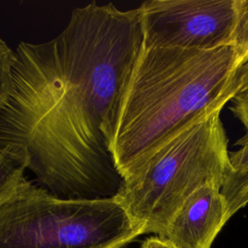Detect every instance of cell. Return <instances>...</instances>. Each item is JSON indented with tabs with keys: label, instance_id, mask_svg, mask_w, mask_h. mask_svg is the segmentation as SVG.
I'll return each mask as SVG.
<instances>
[{
	"label": "cell",
	"instance_id": "cell-1",
	"mask_svg": "<svg viewBox=\"0 0 248 248\" xmlns=\"http://www.w3.org/2000/svg\"><path fill=\"white\" fill-rule=\"evenodd\" d=\"M142 47L139 8L95 1L74 9L54 39L18 44L0 141L26 150L40 187L68 200L119 194L124 179L109 147Z\"/></svg>",
	"mask_w": 248,
	"mask_h": 248
},
{
	"label": "cell",
	"instance_id": "cell-2",
	"mask_svg": "<svg viewBox=\"0 0 248 248\" xmlns=\"http://www.w3.org/2000/svg\"><path fill=\"white\" fill-rule=\"evenodd\" d=\"M241 61L233 46L142 47L118 107L109 147L124 181L186 126L234 98Z\"/></svg>",
	"mask_w": 248,
	"mask_h": 248
},
{
	"label": "cell",
	"instance_id": "cell-3",
	"mask_svg": "<svg viewBox=\"0 0 248 248\" xmlns=\"http://www.w3.org/2000/svg\"><path fill=\"white\" fill-rule=\"evenodd\" d=\"M220 113L216 109L186 126L124 181L114 198L141 234L164 236L196 190L207 182L222 187L232 168Z\"/></svg>",
	"mask_w": 248,
	"mask_h": 248
},
{
	"label": "cell",
	"instance_id": "cell-4",
	"mask_svg": "<svg viewBox=\"0 0 248 248\" xmlns=\"http://www.w3.org/2000/svg\"><path fill=\"white\" fill-rule=\"evenodd\" d=\"M140 234L115 198L62 199L27 180L0 203V248H124Z\"/></svg>",
	"mask_w": 248,
	"mask_h": 248
},
{
	"label": "cell",
	"instance_id": "cell-5",
	"mask_svg": "<svg viewBox=\"0 0 248 248\" xmlns=\"http://www.w3.org/2000/svg\"><path fill=\"white\" fill-rule=\"evenodd\" d=\"M139 9L144 47L210 50L233 46L236 0H150Z\"/></svg>",
	"mask_w": 248,
	"mask_h": 248
},
{
	"label": "cell",
	"instance_id": "cell-6",
	"mask_svg": "<svg viewBox=\"0 0 248 248\" xmlns=\"http://www.w3.org/2000/svg\"><path fill=\"white\" fill-rule=\"evenodd\" d=\"M221 186L207 182L180 207L163 238L175 248H211L229 220Z\"/></svg>",
	"mask_w": 248,
	"mask_h": 248
},
{
	"label": "cell",
	"instance_id": "cell-7",
	"mask_svg": "<svg viewBox=\"0 0 248 248\" xmlns=\"http://www.w3.org/2000/svg\"><path fill=\"white\" fill-rule=\"evenodd\" d=\"M29 163V156L23 147L0 141V203L27 181L24 172Z\"/></svg>",
	"mask_w": 248,
	"mask_h": 248
},
{
	"label": "cell",
	"instance_id": "cell-8",
	"mask_svg": "<svg viewBox=\"0 0 248 248\" xmlns=\"http://www.w3.org/2000/svg\"><path fill=\"white\" fill-rule=\"evenodd\" d=\"M221 194L230 219L248 203V171L239 172L232 170L222 185Z\"/></svg>",
	"mask_w": 248,
	"mask_h": 248
},
{
	"label": "cell",
	"instance_id": "cell-9",
	"mask_svg": "<svg viewBox=\"0 0 248 248\" xmlns=\"http://www.w3.org/2000/svg\"><path fill=\"white\" fill-rule=\"evenodd\" d=\"M16 53L0 36V111L5 106L10 90L12 69Z\"/></svg>",
	"mask_w": 248,
	"mask_h": 248
},
{
	"label": "cell",
	"instance_id": "cell-10",
	"mask_svg": "<svg viewBox=\"0 0 248 248\" xmlns=\"http://www.w3.org/2000/svg\"><path fill=\"white\" fill-rule=\"evenodd\" d=\"M237 18L233 38V46L242 56L248 55V0H236Z\"/></svg>",
	"mask_w": 248,
	"mask_h": 248
},
{
	"label": "cell",
	"instance_id": "cell-11",
	"mask_svg": "<svg viewBox=\"0 0 248 248\" xmlns=\"http://www.w3.org/2000/svg\"><path fill=\"white\" fill-rule=\"evenodd\" d=\"M241 147L233 152H230V162L235 171H248V133L240 138L236 143Z\"/></svg>",
	"mask_w": 248,
	"mask_h": 248
},
{
	"label": "cell",
	"instance_id": "cell-12",
	"mask_svg": "<svg viewBox=\"0 0 248 248\" xmlns=\"http://www.w3.org/2000/svg\"><path fill=\"white\" fill-rule=\"evenodd\" d=\"M235 85L236 93L234 98L248 99V55L240 62L236 69Z\"/></svg>",
	"mask_w": 248,
	"mask_h": 248
},
{
	"label": "cell",
	"instance_id": "cell-13",
	"mask_svg": "<svg viewBox=\"0 0 248 248\" xmlns=\"http://www.w3.org/2000/svg\"><path fill=\"white\" fill-rule=\"evenodd\" d=\"M232 101L233 105L231 107V109L234 116L241 121L248 133V99L234 98Z\"/></svg>",
	"mask_w": 248,
	"mask_h": 248
},
{
	"label": "cell",
	"instance_id": "cell-14",
	"mask_svg": "<svg viewBox=\"0 0 248 248\" xmlns=\"http://www.w3.org/2000/svg\"><path fill=\"white\" fill-rule=\"evenodd\" d=\"M140 248H175L165 238L158 235L147 237L141 244Z\"/></svg>",
	"mask_w": 248,
	"mask_h": 248
}]
</instances>
